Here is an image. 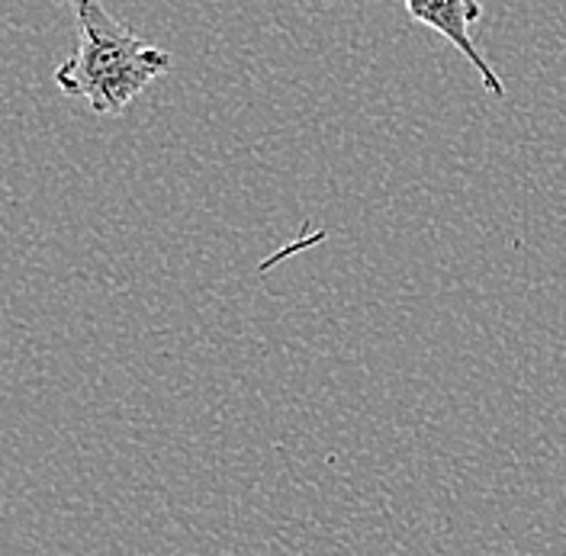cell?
<instances>
[{
	"label": "cell",
	"mask_w": 566,
	"mask_h": 556,
	"mask_svg": "<svg viewBox=\"0 0 566 556\" xmlns=\"http://www.w3.org/2000/svg\"><path fill=\"white\" fill-rule=\"evenodd\" d=\"M77 23V49L55 69V84L87 101L94 113L116 116L142 91L171 69V55L142 35L129 33L101 0H71Z\"/></svg>",
	"instance_id": "6da1fadb"
},
{
	"label": "cell",
	"mask_w": 566,
	"mask_h": 556,
	"mask_svg": "<svg viewBox=\"0 0 566 556\" xmlns=\"http://www.w3.org/2000/svg\"><path fill=\"white\" fill-rule=\"evenodd\" d=\"M406 10L422 27L444 35L460 55L480 71L483 87L493 94L495 101H505V84L499 81L495 69L483 59V52H480V45L473 39V27L483 17V3L480 0H406Z\"/></svg>",
	"instance_id": "7a4b0ae2"
}]
</instances>
